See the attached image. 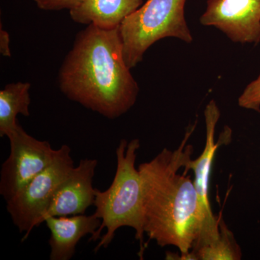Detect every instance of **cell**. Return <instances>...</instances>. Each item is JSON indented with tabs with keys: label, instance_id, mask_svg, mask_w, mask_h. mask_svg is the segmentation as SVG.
I'll list each match as a JSON object with an SVG mask.
<instances>
[{
	"label": "cell",
	"instance_id": "obj_1",
	"mask_svg": "<svg viewBox=\"0 0 260 260\" xmlns=\"http://www.w3.org/2000/svg\"><path fill=\"white\" fill-rule=\"evenodd\" d=\"M119 28L86 25L59 72V88L65 96L109 119L127 112L139 93L124 60Z\"/></svg>",
	"mask_w": 260,
	"mask_h": 260
},
{
	"label": "cell",
	"instance_id": "obj_2",
	"mask_svg": "<svg viewBox=\"0 0 260 260\" xmlns=\"http://www.w3.org/2000/svg\"><path fill=\"white\" fill-rule=\"evenodd\" d=\"M186 132L175 150L164 148L150 161L138 167L143 186L145 233L158 245L174 246L187 259L203 232L198 193L188 172L179 174L190 160L193 148Z\"/></svg>",
	"mask_w": 260,
	"mask_h": 260
},
{
	"label": "cell",
	"instance_id": "obj_3",
	"mask_svg": "<svg viewBox=\"0 0 260 260\" xmlns=\"http://www.w3.org/2000/svg\"><path fill=\"white\" fill-rule=\"evenodd\" d=\"M140 140H121L116 150V170L112 184L105 191L96 189L94 215L102 220L101 226L90 242L100 240L94 249L97 252L107 248L114 240L118 229L133 228L135 239L139 241L140 256L144 251V207L143 186L138 169L135 168Z\"/></svg>",
	"mask_w": 260,
	"mask_h": 260
},
{
	"label": "cell",
	"instance_id": "obj_4",
	"mask_svg": "<svg viewBox=\"0 0 260 260\" xmlns=\"http://www.w3.org/2000/svg\"><path fill=\"white\" fill-rule=\"evenodd\" d=\"M186 0H147L119 26L124 60L130 69L143 60L155 43L175 38L190 44L192 35L185 18Z\"/></svg>",
	"mask_w": 260,
	"mask_h": 260
},
{
	"label": "cell",
	"instance_id": "obj_5",
	"mask_svg": "<svg viewBox=\"0 0 260 260\" xmlns=\"http://www.w3.org/2000/svg\"><path fill=\"white\" fill-rule=\"evenodd\" d=\"M70 154V147L61 145L53 161L7 201V210L13 223L19 232H25L23 242L34 228L44 223V214L56 190L75 167Z\"/></svg>",
	"mask_w": 260,
	"mask_h": 260
},
{
	"label": "cell",
	"instance_id": "obj_6",
	"mask_svg": "<svg viewBox=\"0 0 260 260\" xmlns=\"http://www.w3.org/2000/svg\"><path fill=\"white\" fill-rule=\"evenodd\" d=\"M8 139L10 155L0 172V194L6 201L45 169L57 153L49 142L36 139L20 124Z\"/></svg>",
	"mask_w": 260,
	"mask_h": 260
},
{
	"label": "cell",
	"instance_id": "obj_7",
	"mask_svg": "<svg viewBox=\"0 0 260 260\" xmlns=\"http://www.w3.org/2000/svg\"><path fill=\"white\" fill-rule=\"evenodd\" d=\"M220 112L216 102L211 100L205 110L206 125V143L203 153L196 160L190 159L184 170L193 171L194 174V185L198 193L200 215L203 220V232L193 249L208 246L218 239L220 235L219 220L212 212L209 201V188L213 162L215 153L220 145L229 143V130L220 135L218 141H215V129L220 119Z\"/></svg>",
	"mask_w": 260,
	"mask_h": 260
},
{
	"label": "cell",
	"instance_id": "obj_8",
	"mask_svg": "<svg viewBox=\"0 0 260 260\" xmlns=\"http://www.w3.org/2000/svg\"><path fill=\"white\" fill-rule=\"evenodd\" d=\"M200 23L218 29L233 42L256 45L260 42V0H207Z\"/></svg>",
	"mask_w": 260,
	"mask_h": 260
},
{
	"label": "cell",
	"instance_id": "obj_9",
	"mask_svg": "<svg viewBox=\"0 0 260 260\" xmlns=\"http://www.w3.org/2000/svg\"><path fill=\"white\" fill-rule=\"evenodd\" d=\"M97 165L96 159H82L70 171L44 214V223L49 217L84 214L94 205L96 189L93 188V179Z\"/></svg>",
	"mask_w": 260,
	"mask_h": 260
},
{
	"label": "cell",
	"instance_id": "obj_10",
	"mask_svg": "<svg viewBox=\"0 0 260 260\" xmlns=\"http://www.w3.org/2000/svg\"><path fill=\"white\" fill-rule=\"evenodd\" d=\"M44 222L51 233L49 240L51 260L71 259L80 239L88 234L92 237L102 224V220L94 214L52 216L46 219Z\"/></svg>",
	"mask_w": 260,
	"mask_h": 260
},
{
	"label": "cell",
	"instance_id": "obj_11",
	"mask_svg": "<svg viewBox=\"0 0 260 260\" xmlns=\"http://www.w3.org/2000/svg\"><path fill=\"white\" fill-rule=\"evenodd\" d=\"M143 3V0H81L70 10V15L77 23L113 29L119 28Z\"/></svg>",
	"mask_w": 260,
	"mask_h": 260
},
{
	"label": "cell",
	"instance_id": "obj_12",
	"mask_svg": "<svg viewBox=\"0 0 260 260\" xmlns=\"http://www.w3.org/2000/svg\"><path fill=\"white\" fill-rule=\"evenodd\" d=\"M30 83L18 82L9 83L0 90V137L9 138L19 124L17 116H30L29 106Z\"/></svg>",
	"mask_w": 260,
	"mask_h": 260
},
{
	"label": "cell",
	"instance_id": "obj_13",
	"mask_svg": "<svg viewBox=\"0 0 260 260\" xmlns=\"http://www.w3.org/2000/svg\"><path fill=\"white\" fill-rule=\"evenodd\" d=\"M220 236L215 242L209 245L190 251L187 259L239 260L242 259V251L238 245L234 234L228 229L220 218Z\"/></svg>",
	"mask_w": 260,
	"mask_h": 260
},
{
	"label": "cell",
	"instance_id": "obj_14",
	"mask_svg": "<svg viewBox=\"0 0 260 260\" xmlns=\"http://www.w3.org/2000/svg\"><path fill=\"white\" fill-rule=\"evenodd\" d=\"M238 104L243 109L260 112V73L257 78L244 89L239 98Z\"/></svg>",
	"mask_w": 260,
	"mask_h": 260
},
{
	"label": "cell",
	"instance_id": "obj_15",
	"mask_svg": "<svg viewBox=\"0 0 260 260\" xmlns=\"http://www.w3.org/2000/svg\"><path fill=\"white\" fill-rule=\"evenodd\" d=\"M38 8L47 11L70 10L79 4L81 0H32Z\"/></svg>",
	"mask_w": 260,
	"mask_h": 260
},
{
	"label": "cell",
	"instance_id": "obj_16",
	"mask_svg": "<svg viewBox=\"0 0 260 260\" xmlns=\"http://www.w3.org/2000/svg\"><path fill=\"white\" fill-rule=\"evenodd\" d=\"M10 39L8 32L4 29H0V53L2 55L9 57L11 56L10 48Z\"/></svg>",
	"mask_w": 260,
	"mask_h": 260
}]
</instances>
